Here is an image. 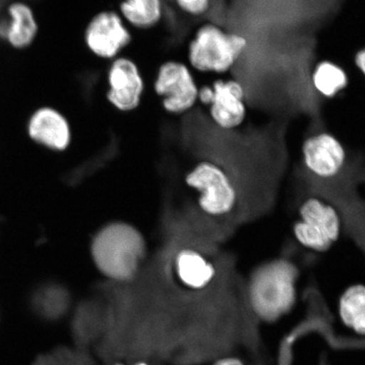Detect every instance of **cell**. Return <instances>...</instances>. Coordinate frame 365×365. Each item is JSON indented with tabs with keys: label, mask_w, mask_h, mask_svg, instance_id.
Here are the masks:
<instances>
[{
	"label": "cell",
	"mask_w": 365,
	"mask_h": 365,
	"mask_svg": "<svg viewBox=\"0 0 365 365\" xmlns=\"http://www.w3.org/2000/svg\"><path fill=\"white\" fill-rule=\"evenodd\" d=\"M147 244L135 227L125 222L103 226L91 243V255L98 270L116 282L133 280L138 274Z\"/></svg>",
	"instance_id": "1"
},
{
	"label": "cell",
	"mask_w": 365,
	"mask_h": 365,
	"mask_svg": "<svg viewBox=\"0 0 365 365\" xmlns=\"http://www.w3.org/2000/svg\"><path fill=\"white\" fill-rule=\"evenodd\" d=\"M248 41L214 22L198 26L187 48L188 65L203 74L223 75L230 72L243 56Z\"/></svg>",
	"instance_id": "2"
},
{
	"label": "cell",
	"mask_w": 365,
	"mask_h": 365,
	"mask_svg": "<svg viewBox=\"0 0 365 365\" xmlns=\"http://www.w3.org/2000/svg\"><path fill=\"white\" fill-rule=\"evenodd\" d=\"M186 184L197 192V204L205 215L213 218L230 217L239 207L238 185L220 163L203 160L185 176Z\"/></svg>",
	"instance_id": "3"
},
{
	"label": "cell",
	"mask_w": 365,
	"mask_h": 365,
	"mask_svg": "<svg viewBox=\"0 0 365 365\" xmlns=\"http://www.w3.org/2000/svg\"><path fill=\"white\" fill-rule=\"evenodd\" d=\"M293 235L302 247L326 252L339 242L342 220L334 205L319 196H309L299 205Z\"/></svg>",
	"instance_id": "4"
},
{
	"label": "cell",
	"mask_w": 365,
	"mask_h": 365,
	"mask_svg": "<svg viewBox=\"0 0 365 365\" xmlns=\"http://www.w3.org/2000/svg\"><path fill=\"white\" fill-rule=\"evenodd\" d=\"M155 94L164 111L170 115H182L196 106L200 86L188 63L167 61L158 68L153 81Z\"/></svg>",
	"instance_id": "5"
},
{
	"label": "cell",
	"mask_w": 365,
	"mask_h": 365,
	"mask_svg": "<svg viewBox=\"0 0 365 365\" xmlns=\"http://www.w3.org/2000/svg\"><path fill=\"white\" fill-rule=\"evenodd\" d=\"M133 39L120 13L105 10L91 17L84 31V43L96 58L112 61L121 56Z\"/></svg>",
	"instance_id": "6"
},
{
	"label": "cell",
	"mask_w": 365,
	"mask_h": 365,
	"mask_svg": "<svg viewBox=\"0 0 365 365\" xmlns=\"http://www.w3.org/2000/svg\"><path fill=\"white\" fill-rule=\"evenodd\" d=\"M107 101L120 113L136 110L143 102L145 81L133 58L120 56L109 63L107 71Z\"/></svg>",
	"instance_id": "7"
},
{
	"label": "cell",
	"mask_w": 365,
	"mask_h": 365,
	"mask_svg": "<svg viewBox=\"0 0 365 365\" xmlns=\"http://www.w3.org/2000/svg\"><path fill=\"white\" fill-rule=\"evenodd\" d=\"M250 304L255 316L268 323L276 322L294 307L296 290L291 277L255 278L250 289Z\"/></svg>",
	"instance_id": "8"
},
{
	"label": "cell",
	"mask_w": 365,
	"mask_h": 365,
	"mask_svg": "<svg viewBox=\"0 0 365 365\" xmlns=\"http://www.w3.org/2000/svg\"><path fill=\"white\" fill-rule=\"evenodd\" d=\"M301 153L304 170L319 180L334 179L344 170L346 163L344 144L329 132H319L307 137Z\"/></svg>",
	"instance_id": "9"
},
{
	"label": "cell",
	"mask_w": 365,
	"mask_h": 365,
	"mask_svg": "<svg viewBox=\"0 0 365 365\" xmlns=\"http://www.w3.org/2000/svg\"><path fill=\"white\" fill-rule=\"evenodd\" d=\"M212 98L208 113L219 129L234 130L244 124L247 117L245 86L235 79H217L211 84Z\"/></svg>",
	"instance_id": "10"
},
{
	"label": "cell",
	"mask_w": 365,
	"mask_h": 365,
	"mask_svg": "<svg viewBox=\"0 0 365 365\" xmlns=\"http://www.w3.org/2000/svg\"><path fill=\"white\" fill-rule=\"evenodd\" d=\"M26 131L35 143L53 152H63L72 143V128L68 118L56 108L48 105L31 113Z\"/></svg>",
	"instance_id": "11"
},
{
	"label": "cell",
	"mask_w": 365,
	"mask_h": 365,
	"mask_svg": "<svg viewBox=\"0 0 365 365\" xmlns=\"http://www.w3.org/2000/svg\"><path fill=\"white\" fill-rule=\"evenodd\" d=\"M172 269L178 284L185 289L202 292L207 289L217 276V268L207 255L194 248L178 251Z\"/></svg>",
	"instance_id": "12"
},
{
	"label": "cell",
	"mask_w": 365,
	"mask_h": 365,
	"mask_svg": "<svg viewBox=\"0 0 365 365\" xmlns=\"http://www.w3.org/2000/svg\"><path fill=\"white\" fill-rule=\"evenodd\" d=\"M9 18L0 22V38L17 50L33 45L39 34V24L33 7L15 1L7 8Z\"/></svg>",
	"instance_id": "13"
},
{
	"label": "cell",
	"mask_w": 365,
	"mask_h": 365,
	"mask_svg": "<svg viewBox=\"0 0 365 365\" xmlns=\"http://www.w3.org/2000/svg\"><path fill=\"white\" fill-rule=\"evenodd\" d=\"M118 12L132 29L148 31L162 22L165 7L163 0H121Z\"/></svg>",
	"instance_id": "14"
},
{
	"label": "cell",
	"mask_w": 365,
	"mask_h": 365,
	"mask_svg": "<svg viewBox=\"0 0 365 365\" xmlns=\"http://www.w3.org/2000/svg\"><path fill=\"white\" fill-rule=\"evenodd\" d=\"M337 313L342 325L354 334L365 337V285L346 287L339 299Z\"/></svg>",
	"instance_id": "15"
},
{
	"label": "cell",
	"mask_w": 365,
	"mask_h": 365,
	"mask_svg": "<svg viewBox=\"0 0 365 365\" xmlns=\"http://www.w3.org/2000/svg\"><path fill=\"white\" fill-rule=\"evenodd\" d=\"M312 83L317 93L328 99L334 98L348 88V73L339 63L330 61L319 62L312 74Z\"/></svg>",
	"instance_id": "16"
},
{
	"label": "cell",
	"mask_w": 365,
	"mask_h": 365,
	"mask_svg": "<svg viewBox=\"0 0 365 365\" xmlns=\"http://www.w3.org/2000/svg\"><path fill=\"white\" fill-rule=\"evenodd\" d=\"M179 10L191 17H202L212 7L214 0H172Z\"/></svg>",
	"instance_id": "17"
},
{
	"label": "cell",
	"mask_w": 365,
	"mask_h": 365,
	"mask_svg": "<svg viewBox=\"0 0 365 365\" xmlns=\"http://www.w3.org/2000/svg\"><path fill=\"white\" fill-rule=\"evenodd\" d=\"M211 365H246L241 359L235 356H225L213 361Z\"/></svg>",
	"instance_id": "18"
},
{
	"label": "cell",
	"mask_w": 365,
	"mask_h": 365,
	"mask_svg": "<svg viewBox=\"0 0 365 365\" xmlns=\"http://www.w3.org/2000/svg\"><path fill=\"white\" fill-rule=\"evenodd\" d=\"M354 63L361 74L365 76V48L359 50L354 56Z\"/></svg>",
	"instance_id": "19"
},
{
	"label": "cell",
	"mask_w": 365,
	"mask_h": 365,
	"mask_svg": "<svg viewBox=\"0 0 365 365\" xmlns=\"http://www.w3.org/2000/svg\"><path fill=\"white\" fill-rule=\"evenodd\" d=\"M113 365H128V364H125V363H122V362H118V363L114 364ZM129 365H150V364L147 361H144V360H139V361H136V362L129 364Z\"/></svg>",
	"instance_id": "20"
}]
</instances>
